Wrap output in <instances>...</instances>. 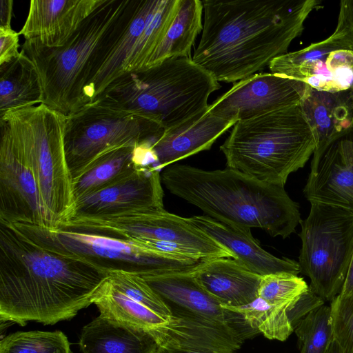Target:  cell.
<instances>
[{"mask_svg": "<svg viewBox=\"0 0 353 353\" xmlns=\"http://www.w3.org/2000/svg\"><path fill=\"white\" fill-rule=\"evenodd\" d=\"M134 148L123 147L105 154L83 175L73 180L75 201L111 186L134 173L141 166L137 161Z\"/></svg>", "mask_w": 353, "mask_h": 353, "instance_id": "obj_29", "label": "cell"}, {"mask_svg": "<svg viewBox=\"0 0 353 353\" xmlns=\"http://www.w3.org/2000/svg\"><path fill=\"white\" fill-rule=\"evenodd\" d=\"M25 235L53 252L83 260L108 274L121 271L139 276L190 272L202 261L171 256L111 236L30 224H12Z\"/></svg>", "mask_w": 353, "mask_h": 353, "instance_id": "obj_8", "label": "cell"}, {"mask_svg": "<svg viewBox=\"0 0 353 353\" xmlns=\"http://www.w3.org/2000/svg\"><path fill=\"white\" fill-rule=\"evenodd\" d=\"M92 302L100 315L150 334L171 315L165 303L141 276L121 271L108 273Z\"/></svg>", "mask_w": 353, "mask_h": 353, "instance_id": "obj_13", "label": "cell"}, {"mask_svg": "<svg viewBox=\"0 0 353 353\" xmlns=\"http://www.w3.org/2000/svg\"><path fill=\"white\" fill-rule=\"evenodd\" d=\"M179 0H161L134 46L123 74L144 68L166 34L177 12Z\"/></svg>", "mask_w": 353, "mask_h": 353, "instance_id": "obj_30", "label": "cell"}, {"mask_svg": "<svg viewBox=\"0 0 353 353\" xmlns=\"http://www.w3.org/2000/svg\"><path fill=\"white\" fill-rule=\"evenodd\" d=\"M220 88L191 58L181 57L123 74L95 101L148 118L168 130L208 109L210 95Z\"/></svg>", "mask_w": 353, "mask_h": 353, "instance_id": "obj_4", "label": "cell"}, {"mask_svg": "<svg viewBox=\"0 0 353 353\" xmlns=\"http://www.w3.org/2000/svg\"><path fill=\"white\" fill-rule=\"evenodd\" d=\"M303 188L310 203L334 206L353 215V117L347 128L317 148Z\"/></svg>", "mask_w": 353, "mask_h": 353, "instance_id": "obj_14", "label": "cell"}, {"mask_svg": "<svg viewBox=\"0 0 353 353\" xmlns=\"http://www.w3.org/2000/svg\"><path fill=\"white\" fill-rule=\"evenodd\" d=\"M108 274L53 252L0 222V319L53 325L92 303Z\"/></svg>", "mask_w": 353, "mask_h": 353, "instance_id": "obj_2", "label": "cell"}, {"mask_svg": "<svg viewBox=\"0 0 353 353\" xmlns=\"http://www.w3.org/2000/svg\"><path fill=\"white\" fill-rule=\"evenodd\" d=\"M43 102L39 74L21 50L18 57L0 65V116Z\"/></svg>", "mask_w": 353, "mask_h": 353, "instance_id": "obj_26", "label": "cell"}, {"mask_svg": "<svg viewBox=\"0 0 353 353\" xmlns=\"http://www.w3.org/2000/svg\"><path fill=\"white\" fill-rule=\"evenodd\" d=\"M208 109L165 130L149 143L153 166L161 170L178 161L209 150L222 134L236 123L213 116Z\"/></svg>", "mask_w": 353, "mask_h": 353, "instance_id": "obj_21", "label": "cell"}, {"mask_svg": "<svg viewBox=\"0 0 353 353\" xmlns=\"http://www.w3.org/2000/svg\"><path fill=\"white\" fill-rule=\"evenodd\" d=\"M19 33L11 29H0V65L18 57Z\"/></svg>", "mask_w": 353, "mask_h": 353, "instance_id": "obj_37", "label": "cell"}, {"mask_svg": "<svg viewBox=\"0 0 353 353\" xmlns=\"http://www.w3.org/2000/svg\"><path fill=\"white\" fill-rule=\"evenodd\" d=\"M63 228L111 236L148 248L155 243L181 247L201 261L232 258L226 248L195 225L189 218L163 209L128 211L119 214L74 216Z\"/></svg>", "mask_w": 353, "mask_h": 353, "instance_id": "obj_11", "label": "cell"}, {"mask_svg": "<svg viewBox=\"0 0 353 353\" xmlns=\"http://www.w3.org/2000/svg\"><path fill=\"white\" fill-rule=\"evenodd\" d=\"M330 307L333 338L343 353H353V295H337Z\"/></svg>", "mask_w": 353, "mask_h": 353, "instance_id": "obj_35", "label": "cell"}, {"mask_svg": "<svg viewBox=\"0 0 353 353\" xmlns=\"http://www.w3.org/2000/svg\"><path fill=\"white\" fill-rule=\"evenodd\" d=\"M161 182L157 168L140 166L117 183L77 199L74 216L163 209L164 193Z\"/></svg>", "mask_w": 353, "mask_h": 353, "instance_id": "obj_17", "label": "cell"}, {"mask_svg": "<svg viewBox=\"0 0 353 353\" xmlns=\"http://www.w3.org/2000/svg\"><path fill=\"white\" fill-rule=\"evenodd\" d=\"M301 221V272L324 301L341 291L353 252V215L332 205L312 203Z\"/></svg>", "mask_w": 353, "mask_h": 353, "instance_id": "obj_10", "label": "cell"}, {"mask_svg": "<svg viewBox=\"0 0 353 353\" xmlns=\"http://www.w3.org/2000/svg\"><path fill=\"white\" fill-rule=\"evenodd\" d=\"M201 38L192 61L218 82H236L269 66L300 36L319 0L202 1Z\"/></svg>", "mask_w": 353, "mask_h": 353, "instance_id": "obj_1", "label": "cell"}, {"mask_svg": "<svg viewBox=\"0 0 353 353\" xmlns=\"http://www.w3.org/2000/svg\"><path fill=\"white\" fill-rule=\"evenodd\" d=\"M339 294L341 296L353 295V252L348 266L346 277Z\"/></svg>", "mask_w": 353, "mask_h": 353, "instance_id": "obj_39", "label": "cell"}, {"mask_svg": "<svg viewBox=\"0 0 353 353\" xmlns=\"http://www.w3.org/2000/svg\"><path fill=\"white\" fill-rule=\"evenodd\" d=\"M308 289L302 277L282 272L262 276L257 295L272 305L287 308L289 312Z\"/></svg>", "mask_w": 353, "mask_h": 353, "instance_id": "obj_34", "label": "cell"}, {"mask_svg": "<svg viewBox=\"0 0 353 353\" xmlns=\"http://www.w3.org/2000/svg\"><path fill=\"white\" fill-rule=\"evenodd\" d=\"M329 38L339 48L353 51V0L340 1L337 25Z\"/></svg>", "mask_w": 353, "mask_h": 353, "instance_id": "obj_36", "label": "cell"}, {"mask_svg": "<svg viewBox=\"0 0 353 353\" xmlns=\"http://www.w3.org/2000/svg\"><path fill=\"white\" fill-rule=\"evenodd\" d=\"M154 353H221L211 350L170 348L159 346Z\"/></svg>", "mask_w": 353, "mask_h": 353, "instance_id": "obj_40", "label": "cell"}, {"mask_svg": "<svg viewBox=\"0 0 353 353\" xmlns=\"http://www.w3.org/2000/svg\"><path fill=\"white\" fill-rule=\"evenodd\" d=\"M128 0H105L60 48L25 40L22 46L39 74L43 102L65 116L85 106V88Z\"/></svg>", "mask_w": 353, "mask_h": 353, "instance_id": "obj_6", "label": "cell"}, {"mask_svg": "<svg viewBox=\"0 0 353 353\" xmlns=\"http://www.w3.org/2000/svg\"><path fill=\"white\" fill-rule=\"evenodd\" d=\"M192 271L145 275L141 277L160 296L170 311L187 312L225 323L246 339L259 334L241 313L223 307L216 299L200 285Z\"/></svg>", "mask_w": 353, "mask_h": 353, "instance_id": "obj_16", "label": "cell"}, {"mask_svg": "<svg viewBox=\"0 0 353 353\" xmlns=\"http://www.w3.org/2000/svg\"><path fill=\"white\" fill-rule=\"evenodd\" d=\"M170 312L168 321L150 333L160 347L234 353L246 340L225 323L187 312Z\"/></svg>", "mask_w": 353, "mask_h": 353, "instance_id": "obj_20", "label": "cell"}, {"mask_svg": "<svg viewBox=\"0 0 353 353\" xmlns=\"http://www.w3.org/2000/svg\"><path fill=\"white\" fill-rule=\"evenodd\" d=\"M165 131L159 123L99 101L67 117L65 152L72 181L105 154L153 141Z\"/></svg>", "mask_w": 353, "mask_h": 353, "instance_id": "obj_9", "label": "cell"}, {"mask_svg": "<svg viewBox=\"0 0 353 353\" xmlns=\"http://www.w3.org/2000/svg\"><path fill=\"white\" fill-rule=\"evenodd\" d=\"M105 0H32L19 34L50 48L63 46Z\"/></svg>", "mask_w": 353, "mask_h": 353, "instance_id": "obj_19", "label": "cell"}, {"mask_svg": "<svg viewBox=\"0 0 353 353\" xmlns=\"http://www.w3.org/2000/svg\"><path fill=\"white\" fill-rule=\"evenodd\" d=\"M67 116L43 103L0 116L12 142L32 167L48 229L59 228L74 215L72 178L65 152Z\"/></svg>", "mask_w": 353, "mask_h": 353, "instance_id": "obj_7", "label": "cell"}, {"mask_svg": "<svg viewBox=\"0 0 353 353\" xmlns=\"http://www.w3.org/2000/svg\"><path fill=\"white\" fill-rule=\"evenodd\" d=\"M13 1L0 0V29H11Z\"/></svg>", "mask_w": 353, "mask_h": 353, "instance_id": "obj_38", "label": "cell"}, {"mask_svg": "<svg viewBox=\"0 0 353 353\" xmlns=\"http://www.w3.org/2000/svg\"><path fill=\"white\" fill-rule=\"evenodd\" d=\"M203 12L200 0H179L173 21L145 68L168 59L188 57L196 38L203 30Z\"/></svg>", "mask_w": 353, "mask_h": 353, "instance_id": "obj_28", "label": "cell"}, {"mask_svg": "<svg viewBox=\"0 0 353 353\" xmlns=\"http://www.w3.org/2000/svg\"><path fill=\"white\" fill-rule=\"evenodd\" d=\"M301 106L316 131L319 147L350 125L353 90L331 92L312 88Z\"/></svg>", "mask_w": 353, "mask_h": 353, "instance_id": "obj_27", "label": "cell"}, {"mask_svg": "<svg viewBox=\"0 0 353 353\" xmlns=\"http://www.w3.org/2000/svg\"><path fill=\"white\" fill-rule=\"evenodd\" d=\"M161 177L172 194L223 223L261 228L272 236L285 239L302 221L299 204L284 186L235 169L205 170L174 163L164 168Z\"/></svg>", "mask_w": 353, "mask_h": 353, "instance_id": "obj_3", "label": "cell"}, {"mask_svg": "<svg viewBox=\"0 0 353 353\" xmlns=\"http://www.w3.org/2000/svg\"><path fill=\"white\" fill-rule=\"evenodd\" d=\"M300 353H327L333 340L330 305H322L301 318L294 326Z\"/></svg>", "mask_w": 353, "mask_h": 353, "instance_id": "obj_32", "label": "cell"}, {"mask_svg": "<svg viewBox=\"0 0 353 353\" xmlns=\"http://www.w3.org/2000/svg\"><path fill=\"white\" fill-rule=\"evenodd\" d=\"M318 145L316 131L300 104L237 121L220 150L227 167L284 186Z\"/></svg>", "mask_w": 353, "mask_h": 353, "instance_id": "obj_5", "label": "cell"}, {"mask_svg": "<svg viewBox=\"0 0 353 353\" xmlns=\"http://www.w3.org/2000/svg\"><path fill=\"white\" fill-rule=\"evenodd\" d=\"M341 49L329 37L309 46L275 58L269 65L272 73L305 83L312 89L341 91L326 67L330 52Z\"/></svg>", "mask_w": 353, "mask_h": 353, "instance_id": "obj_25", "label": "cell"}, {"mask_svg": "<svg viewBox=\"0 0 353 353\" xmlns=\"http://www.w3.org/2000/svg\"><path fill=\"white\" fill-rule=\"evenodd\" d=\"M192 273L200 285L224 307L246 305L257 297L262 276L232 258L203 261Z\"/></svg>", "mask_w": 353, "mask_h": 353, "instance_id": "obj_23", "label": "cell"}, {"mask_svg": "<svg viewBox=\"0 0 353 353\" xmlns=\"http://www.w3.org/2000/svg\"><path fill=\"white\" fill-rule=\"evenodd\" d=\"M79 345L83 353H154L159 347L146 330L101 315L83 327Z\"/></svg>", "mask_w": 353, "mask_h": 353, "instance_id": "obj_24", "label": "cell"}, {"mask_svg": "<svg viewBox=\"0 0 353 353\" xmlns=\"http://www.w3.org/2000/svg\"><path fill=\"white\" fill-rule=\"evenodd\" d=\"M190 221L209 236L226 248L233 259L250 272L261 276L276 274L301 272L299 262L276 257L263 249L252 236L250 229L219 221L207 215H196Z\"/></svg>", "mask_w": 353, "mask_h": 353, "instance_id": "obj_22", "label": "cell"}, {"mask_svg": "<svg viewBox=\"0 0 353 353\" xmlns=\"http://www.w3.org/2000/svg\"><path fill=\"white\" fill-rule=\"evenodd\" d=\"M222 307L241 313L252 327L269 339L284 341L294 332L288 309L261 298L241 307Z\"/></svg>", "mask_w": 353, "mask_h": 353, "instance_id": "obj_31", "label": "cell"}, {"mask_svg": "<svg viewBox=\"0 0 353 353\" xmlns=\"http://www.w3.org/2000/svg\"><path fill=\"white\" fill-rule=\"evenodd\" d=\"M312 88L274 73L254 74L239 81L209 105L208 112L236 122L300 105Z\"/></svg>", "mask_w": 353, "mask_h": 353, "instance_id": "obj_12", "label": "cell"}, {"mask_svg": "<svg viewBox=\"0 0 353 353\" xmlns=\"http://www.w3.org/2000/svg\"><path fill=\"white\" fill-rule=\"evenodd\" d=\"M327 353H343L337 342L333 339Z\"/></svg>", "mask_w": 353, "mask_h": 353, "instance_id": "obj_41", "label": "cell"}, {"mask_svg": "<svg viewBox=\"0 0 353 353\" xmlns=\"http://www.w3.org/2000/svg\"><path fill=\"white\" fill-rule=\"evenodd\" d=\"M0 353H72L67 336L60 331L17 332L0 342Z\"/></svg>", "mask_w": 353, "mask_h": 353, "instance_id": "obj_33", "label": "cell"}, {"mask_svg": "<svg viewBox=\"0 0 353 353\" xmlns=\"http://www.w3.org/2000/svg\"><path fill=\"white\" fill-rule=\"evenodd\" d=\"M0 128V222L48 228L34 171Z\"/></svg>", "mask_w": 353, "mask_h": 353, "instance_id": "obj_15", "label": "cell"}, {"mask_svg": "<svg viewBox=\"0 0 353 353\" xmlns=\"http://www.w3.org/2000/svg\"><path fill=\"white\" fill-rule=\"evenodd\" d=\"M161 0H128L85 92V105L92 103L123 74V68Z\"/></svg>", "mask_w": 353, "mask_h": 353, "instance_id": "obj_18", "label": "cell"}]
</instances>
